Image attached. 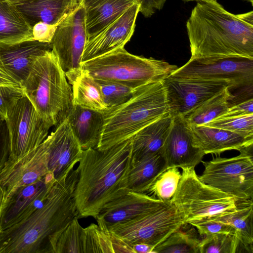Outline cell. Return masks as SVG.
<instances>
[{"label": "cell", "instance_id": "1f68e13d", "mask_svg": "<svg viewBox=\"0 0 253 253\" xmlns=\"http://www.w3.org/2000/svg\"><path fill=\"white\" fill-rule=\"evenodd\" d=\"M181 176L178 168L167 169L156 178L147 194L163 201H170L176 191Z\"/></svg>", "mask_w": 253, "mask_h": 253}, {"label": "cell", "instance_id": "44dd1931", "mask_svg": "<svg viewBox=\"0 0 253 253\" xmlns=\"http://www.w3.org/2000/svg\"><path fill=\"white\" fill-rule=\"evenodd\" d=\"M189 125L193 145L205 155L221 153L231 150L241 151L253 145V138H246L221 128L205 125Z\"/></svg>", "mask_w": 253, "mask_h": 253}, {"label": "cell", "instance_id": "8fae6325", "mask_svg": "<svg viewBox=\"0 0 253 253\" xmlns=\"http://www.w3.org/2000/svg\"><path fill=\"white\" fill-rule=\"evenodd\" d=\"M5 121L9 138L8 161H15L38 147L52 126L37 112L24 95L7 113Z\"/></svg>", "mask_w": 253, "mask_h": 253}, {"label": "cell", "instance_id": "f35d334b", "mask_svg": "<svg viewBox=\"0 0 253 253\" xmlns=\"http://www.w3.org/2000/svg\"><path fill=\"white\" fill-rule=\"evenodd\" d=\"M24 95L21 87L0 85V114L4 120L10 109Z\"/></svg>", "mask_w": 253, "mask_h": 253}, {"label": "cell", "instance_id": "60d3db41", "mask_svg": "<svg viewBox=\"0 0 253 253\" xmlns=\"http://www.w3.org/2000/svg\"><path fill=\"white\" fill-rule=\"evenodd\" d=\"M57 26L40 22L32 27L33 39L43 42L50 43Z\"/></svg>", "mask_w": 253, "mask_h": 253}, {"label": "cell", "instance_id": "8992f818", "mask_svg": "<svg viewBox=\"0 0 253 253\" xmlns=\"http://www.w3.org/2000/svg\"><path fill=\"white\" fill-rule=\"evenodd\" d=\"M96 80L116 82L136 89L162 81L178 67L153 58L135 55L121 48L82 64Z\"/></svg>", "mask_w": 253, "mask_h": 253}, {"label": "cell", "instance_id": "4316f807", "mask_svg": "<svg viewBox=\"0 0 253 253\" xmlns=\"http://www.w3.org/2000/svg\"><path fill=\"white\" fill-rule=\"evenodd\" d=\"M33 39L32 28L16 6L0 0V43H12Z\"/></svg>", "mask_w": 253, "mask_h": 253}, {"label": "cell", "instance_id": "7bdbcfd3", "mask_svg": "<svg viewBox=\"0 0 253 253\" xmlns=\"http://www.w3.org/2000/svg\"><path fill=\"white\" fill-rule=\"evenodd\" d=\"M139 4V12L146 18L151 17L156 10L163 9L166 0H135Z\"/></svg>", "mask_w": 253, "mask_h": 253}, {"label": "cell", "instance_id": "8d00e7d4", "mask_svg": "<svg viewBox=\"0 0 253 253\" xmlns=\"http://www.w3.org/2000/svg\"><path fill=\"white\" fill-rule=\"evenodd\" d=\"M96 81L100 85L103 100L108 110L128 100L135 89L116 82Z\"/></svg>", "mask_w": 253, "mask_h": 253}, {"label": "cell", "instance_id": "f546056e", "mask_svg": "<svg viewBox=\"0 0 253 253\" xmlns=\"http://www.w3.org/2000/svg\"><path fill=\"white\" fill-rule=\"evenodd\" d=\"M199 235L193 226L184 223L156 246L153 253H200Z\"/></svg>", "mask_w": 253, "mask_h": 253}, {"label": "cell", "instance_id": "c3c4849f", "mask_svg": "<svg viewBox=\"0 0 253 253\" xmlns=\"http://www.w3.org/2000/svg\"><path fill=\"white\" fill-rule=\"evenodd\" d=\"M183 1H186V2H188V1H199V0H182Z\"/></svg>", "mask_w": 253, "mask_h": 253}, {"label": "cell", "instance_id": "7402d4cb", "mask_svg": "<svg viewBox=\"0 0 253 253\" xmlns=\"http://www.w3.org/2000/svg\"><path fill=\"white\" fill-rule=\"evenodd\" d=\"M80 0H26L14 4L32 28L42 22L57 26L78 6Z\"/></svg>", "mask_w": 253, "mask_h": 253}, {"label": "cell", "instance_id": "83f0119b", "mask_svg": "<svg viewBox=\"0 0 253 253\" xmlns=\"http://www.w3.org/2000/svg\"><path fill=\"white\" fill-rule=\"evenodd\" d=\"M237 210L233 213L210 218L232 226L240 246L253 253V199L237 200Z\"/></svg>", "mask_w": 253, "mask_h": 253}, {"label": "cell", "instance_id": "603a6c76", "mask_svg": "<svg viewBox=\"0 0 253 253\" xmlns=\"http://www.w3.org/2000/svg\"><path fill=\"white\" fill-rule=\"evenodd\" d=\"M85 13L87 41L122 15L135 0H80Z\"/></svg>", "mask_w": 253, "mask_h": 253}, {"label": "cell", "instance_id": "836d02e7", "mask_svg": "<svg viewBox=\"0 0 253 253\" xmlns=\"http://www.w3.org/2000/svg\"><path fill=\"white\" fill-rule=\"evenodd\" d=\"M83 229L79 218H74L61 235L56 253H84Z\"/></svg>", "mask_w": 253, "mask_h": 253}, {"label": "cell", "instance_id": "9a60e30c", "mask_svg": "<svg viewBox=\"0 0 253 253\" xmlns=\"http://www.w3.org/2000/svg\"><path fill=\"white\" fill-rule=\"evenodd\" d=\"M170 202L161 201L147 194L128 191L106 204L95 219L99 228L106 232L112 226L147 214Z\"/></svg>", "mask_w": 253, "mask_h": 253}, {"label": "cell", "instance_id": "4fadbf2b", "mask_svg": "<svg viewBox=\"0 0 253 253\" xmlns=\"http://www.w3.org/2000/svg\"><path fill=\"white\" fill-rule=\"evenodd\" d=\"M169 113L173 118L184 117L227 87V82L180 79L169 75L164 80Z\"/></svg>", "mask_w": 253, "mask_h": 253}, {"label": "cell", "instance_id": "7dc6e473", "mask_svg": "<svg viewBox=\"0 0 253 253\" xmlns=\"http://www.w3.org/2000/svg\"><path fill=\"white\" fill-rule=\"evenodd\" d=\"M8 0L12 4H15L19 2L24 1L26 0Z\"/></svg>", "mask_w": 253, "mask_h": 253}, {"label": "cell", "instance_id": "9c48e42d", "mask_svg": "<svg viewBox=\"0 0 253 253\" xmlns=\"http://www.w3.org/2000/svg\"><path fill=\"white\" fill-rule=\"evenodd\" d=\"M170 76L228 82L232 88L253 86V58L238 56L191 58Z\"/></svg>", "mask_w": 253, "mask_h": 253}, {"label": "cell", "instance_id": "ac0fdd59", "mask_svg": "<svg viewBox=\"0 0 253 253\" xmlns=\"http://www.w3.org/2000/svg\"><path fill=\"white\" fill-rule=\"evenodd\" d=\"M160 153L165 160L167 169L195 168L205 155L193 145L189 125L181 116L173 118L171 129Z\"/></svg>", "mask_w": 253, "mask_h": 253}, {"label": "cell", "instance_id": "5bb4252c", "mask_svg": "<svg viewBox=\"0 0 253 253\" xmlns=\"http://www.w3.org/2000/svg\"><path fill=\"white\" fill-rule=\"evenodd\" d=\"M48 159V148L44 140L21 158L13 161L7 160L0 173L2 209L18 190L39 180L49 172Z\"/></svg>", "mask_w": 253, "mask_h": 253}, {"label": "cell", "instance_id": "b9f144b4", "mask_svg": "<svg viewBox=\"0 0 253 253\" xmlns=\"http://www.w3.org/2000/svg\"><path fill=\"white\" fill-rule=\"evenodd\" d=\"M253 114V98L231 105L226 113L217 118L238 117Z\"/></svg>", "mask_w": 253, "mask_h": 253}, {"label": "cell", "instance_id": "ee69618b", "mask_svg": "<svg viewBox=\"0 0 253 253\" xmlns=\"http://www.w3.org/2000/svg\"><path fill=\"white\" fill-rule=\"evenodd\" d=\"M0 85L21 87L8 72L0 59Z\"/></svg>", "mask_w": 253, "mask_h": 253}, {"label": "cell", "instance_id": "30bf717a", "mask_svg": "<svg viewBox=\"0 0 253 253\" xmlns=\"http://www.w3.org/2000/svg\"><path fill=\"white\" fill-rule=\"evenodd\" d=\"M184 223L181 214L170 202L147 214L112 226L106 232L131 248L139 243L155 248Z\"/></svg>", "mask_w": 253, "mask_h": 253}, {"label": "cell", "instance_id": "3957f363", "mask_svg": "<svg viewBox=\"0 0 253 253\" xmlns=\"http://www.w3.org/2000/svg\"><path fill=\"white\" fill-rule=\"evenodd\" d=\"M131 138L100 150H83L74 192L79 218H94L109 202L127 192L123 183L131 161Z\"/></svg>", "mask_w": 253, "mask_h": 253}, {"label": "cell", "instance_id": "2e32d148", "mask_svg": "<svg viewBox=\"0 0 253 253\" xmlns=\"http://www.w3.org/2000/svg\"><path fill=\"white\" fill-rule=\"evenodd\" d=\"M139 7L138 3H134L101 32L87 41L82 63L124 47L133 34Z\"/></svg>", "mask_w": 253, "mask_h": 253}, {"label": "cell", "instance_id": "6da1fadb", "mask_svg": "<svg viewBox=\"0 0 253 253\" xmlns=\"http://www.w3.org/2000/svg\"><path fill=\"white\" fill-rule=\"evenodd\" d=\"M78 177L76 168L55 179L32 213L1 231L0 253H56L61 235L78 218L74 196Z\"/></svg>", "mask_w": 253, "mask_h": 253}, {"label": "cell", "instance_id": "ba28073f", "mask_svg": "<svg viewBox=\"0 0 253 253\" xmlns=\"http://www.w3.org/2000/svg\"><path fill=\"white\" fill-rule=\"evenodd\" d=\"M253 145L240 151L231 158H213L202 161L204 170L199 178L238 200L253 198Z\"/></svg>", "mask_w": 253, "mask_h": 253}, {"label": "cell", "instance_id": "ffe728a7", "mask_svg": "<svg viewBox=\"0 0 253 253\" xmlns=\"http://www.w3.org/2000/svg\"><path fill=\"white\" fill-rule=\"evenodd\" d=\"M50 50V43L33 39L12 43H0V59L9 74L21 84L37 58Z\"/></svg>", "mask_w": 253, "mask_h": 253}, {"label": "cell", "instance_id": "f1b7e54d", "mask_svg": "<svg viewBox=\"0 0 253 253\" xmlns=\"http://www.w3.org/2000/svg\"><path fill=\"white\" fill-rule=\"evenodd\" d=\"M73 105L105 113L108 109L105 105L100 84L85 71L71 83Z\"/></svg>", "mask_w": 253, "mask_h": 253}, {"label": "cell", "instance_id": "484cf974", "mask_svg": "<svg viewBox=\"0 0 253 253\" xmlns=\"http://www.w3.org/2000/svg\"><path fill=\"white\" fill-rule=\"evenodd\" d=\"M166 169L165 160L161 153L131 160L123 188L127 191L147 194L156 178Z\"/></svg>", "mask_w": 253, "mask_h": 253}, {"label": "cell", "instance_id": "d6986e66", "mask_svg": "<svg viewBox=\"0 0 253 253\" xmlns=\"http://www.w3.org/2000/svg\"><path fill=\"white\" fill-rule=\"evenodd\" d=\"M55 180L53 173L49 171L43 178L18 190L1 210L0 231L21 221L32 213L44 200Z\"/></svg>", "mask_w": 253, "mask_h": 253}, {"label": "cell", "instance_id": "5b68a950", "mask_svg": "<svg viewBox=\"0 0 253 253\" xmlns=\"http://www.w3.org/2000/svg\"><path fill=\"white\" fill-rule=\"evenodd\" d=\"M70 84L51 50L37 58L20 84L38 113L55 127L68 117L73 106Z\"/></svg>", "mask_w": 253, "mask_h": 253}, {"label": "cell", "instance_id": "e0dca14e", "mask_svg": "<svg viewBox=\"0 0 253 253\" xmlns=\"http://www.w3.org/2000/svg\"><path fill=\"white\" fill-rule=\"evenodd\" d=\"M49 151L48 169L58 179L74 169L83 150L66 118L44 140Z\"/></svg>", "mask_w": 253, "mask_h": 253}, {"label": "cell", "instance_id": "277c9868", "mask_svg": "<svg viewBox=\"0 0 253 253\" xmlns=\"http://www.w3.org/2000/svg\"><path fill=\"white\" fill-rule=\"evenodd\" d=\"M169 112L164 80L135 89L128 100L104 113L103 129L96 148L105 150L131 138Z\"/></svg>", "mask_w": 253, "mask_h": 253}, {"label": "cell", "instance_id": "f6af8a7d", "mask_svg": "<svg viewBox=\"0 0 253 253\" xmlns=\"http://www.w3.org/2000/svg\"><path fill=\"white\" fill-rule=\"evenodd\" d=\"M133 253H153L154 247L145 243L135 244L132 246Z\"/></svg>", "mask_w": 253, "mask_h": 253}, {"label": "cell", "instance_id": "ab89813d", "mask_svg": "<svg viewBox=\"0 0 253 253\" xmlns=\"http://www.w3.org/2000/svg\"><path fill=\"white\" fill-rule=\"evenodd\" d=\"M9 134L5 121L0 120V173L9 155Z\"/></svg>", "mask_w": 253, "mask_h": 253}, {"label": "cell", "instance_id": "74e56055", "mask_svg": "<svg viewBox=\"0 0 253 253\" xmlns=\"http://www.w3.org/2000/svg\"><path fill=\"white\" fill-rule=\"evenodd\" d=\"M189 224L197 229L201 237L218 233L235 235V231L232 226L210 218L192 222Z\"/></svg>", "mask_w": 253, "mask_h": 253}, {"label": "cell", "instance_id": "d590c367", "mask_svg": "<svg viewBox=\"0 0 253 253\" xmlns=\"http://www.w3.org/2000/svg\"><path fill=\"white\" fill-rule=\"evenodd\" d=\"M204 125L227 130L246 138H253V114L216 119Z\"/></svg>", "mask_w": 253, "mask_h": 253}, {"label": "cell", "instance_id": "4dcf8cb0", "mask_svg": "<svg viewBox=\"0 0 253 253\" xmlns=\"http://www.w3.org/2000/svg\"><path fill=\"white\" fill-rule=\"evenodd\" d=\"M227 87L196 109L182 117L190 125H204L216 119L228 111L230 107L229 100L234 95Z\"/></svg>", "mask_w": 253, "mask_h": 253}, {"label": "cell", "instance_id": "52a82bcc", "mask_svg": "<svg viewBox=\"0 0 253 253\" xmlns=\"http://www.w3.org/2000/svg\"><path fill=\"white\" fill-rule=\"evenodd\" d=\"M176 191L170 200L184 223L222 216L237 210V199L201 181L195 168H182Z\"/></svg>", "mask_w": 253, "mask_h": 253}, {"label": "cell", "instance_id": "e575fe53", "mask_svg": "<svg viewBox=\"0 0 253 253\" xmlns=\"http://www.w3.org/2000/svg\"><path fill=\"white\" fill-rule=\"evenodd\" d=\"M240 242L233 235L212 234L204 236L200 244V253H236Z\"/></svg>", "mask_w": 253, "mask_h": 253}, {"label": "cell", "instance_id": "f907efd6", "mask_svg": "<svg viewBox=\"0 0 253 253\" xmlns=\"http://www.w3.org/2000/svg\"><path fill=\"white\" fill-rule=\"evenodd\" d=\"M4 120V119L3 118V117L0 114V120Z\"/></svg>", "mask_w": 253, "mask_h": 253}, {"label": "cell", "instance_id": "d6a6232c", "mask_svg": "<svg viewBox=\"0 0 253 253\" xmlns=\"http://www.w3.org/2000/svg\"><path fill=\"white\" fill-rule=\"evenodd\" d=\"M83 251L84 253H114L110 235L91 223L83 229Z\"/></svg>", "mask_w": 253, "mask_h": 253}, {"label": "cell", "instance_id": "7a4b0ae2", "mask_svg": "<svg viewBox=\"0 0 253 253\" xmlns=\"http://www.w3.org/2000/svg\"><path fill=\"white\" fill-rule=\"evenodd\" d=\"M191 58H253V11L234 14L217 0L197 1L186 21Z\"/></svg>", "mask_w": 253, "mask_h": 253}, {"label": "cell", "instance_id": "bcb514c9", "mask_svg": "<svg viewBox=\"0 0 253 253\" xmlns=\"http://www.w3.org/2000/svg\"><path fill=\"white\" fill-rule=\"evenodd\" d=\"M2 209V193L0 189V217L1 214V211Z\"/></svg>", "mask_w": 253, "mask_h": 253}, {"label": "cell", "instance_id": "cb8c5ba5", "mask_svg": "<svg viewBox=\"0 0 253 253\" xmlns=\"http://www.w3.org/2000/svg\"><path fill=\"white\" fill-rule=\"evenodd\" d=\"M67 119L83 150L97 148L103 129L104 113L73 105Z\"/></svg>", "mask_w": 253, "mask_h": 253}, {"label": "cell", "instance_id": "d4e9b609", "mask_svg": "<svg viewBox=\"0 0 253 253\" xmlns=\"http://www.w3.org/2000/svg\"><path fill=\"white\" fill-rule=\"evenodd\" d=\"M173 121L169 113L138 131L131 138V160L160 153Z\"/></svg>", "mask_w": 253, "mask_h": 253}, {"label": "cell", "instance_id": "681fc988", "mask_svg": "<svg viewBox=\"0 0 253 253\" xmlns=\"http://www.w3.org/2000/svg\"><path fill=\"white\" fill-rule=\"evenodd\" d=\"M244 0L250 2L252 5L253 4V0Z\"/></svg>", "mask_w": 253, "mask_h": 253}, {"label": "cell", "instance_id": "7c38bea8", "mask_svg": "<svg viewBox=\"0 0 253 253\" xmlns=\"http://www.w3.org/2000/svg\"><path fill=\"white\" fill-rule=\"evenodd\" d=\"M87 41L85 13L79 2L74 11L56 27L50 42L70 84L82 71V59Z\"/></svg>", "mask_w": 253, "mask_h": 253}]
</instances>
